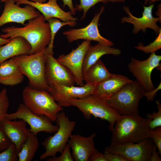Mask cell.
I'll return each mask as SVG.
<instances>
[{
	"mask_svg": "<svg viewBox=\"0 0 161 161\" xmlns=\"http://www.w3.org/2000/svg\"><path fill=\"white\" fill-rule=\"evenodd\" d=\"M0 124L3 131L14 144L18 153L28 136L29 129L26 127L27 123L22 120H10L4 118Z\"/></svg>",
	"mask_w": 161,
	"mask_h": 161,
	"instance_id": "19",
	"label": "cell"
},
{
	"mask_svg": "<svg viewBox=\"0 0 161 161\" xmlns=\"http://www.w3.org/2000/svg\"><path fill=\"white\" fill-rule=\"evenodd\" d=\"M39 146L36 135L29 130L28 136L18 153V161H31L33 158Z\"/></svg>",
	"mask_w": 161,
	"mask_h": 161,
	"instance_id": "25",
	"label": "cell"
},
{
	"mask_svg": "<svg viewBox=\"0 0 161 161\" xmlns=\"http://www.w3.org/2000/svg\"><path fill=\"white\" fill-rule=\"evenodd\" d=\"M161 89V82L160 83L156 88L154 90L149 92H145V93L144 96L147 98V102L150 101H153L154 100L155 96L157 95V92Z\"/></svg>",
	"mask_w": 161,
	"mask_h": 161,
	"instance_id": "36",
	"label": "cell"
},
{
	"mask_svg": "<svg viewBox=\"0 0 161 161\" xmlns=\"http://www.w3.org/2000/svg\"><path fill=\"white\" fill-rule=\"evenodd\" d=\"M161 0H149L148 2V4L149 5L152 4L154 2L157 1H160Z\"/></svg>",
	"mask_w": 161,
	"mask_h": 161,
	"instance_id": "44",
	"label": "cell"
},
{
	"mask_svg": "<svg viewBox=\"0 0 161 161\" xmlns=\"http://www.w3.org/2000/svg\"><path fill=\"white\" fill-rule=\"evenodd\" d=\"M80 4L76 5L75 8L76 11H83L81 20L85 17L89 9L97 3L101 2L106 3L108 2H111V0H80Z\"/></svg>",
	"mask_w": 161,
	"mask_h": 161,
	"instance_id": "28",
	"label": "cell"
},
{
	"mask_svg": "<svg viewBox=\"0 0 161 161\" xmlns=\"http://www.w3.org/2000/svg\"><path fill=\"white\" fill-rule=\"evenodd\" d=\"M96 135L95 133L87 137L78 134L71 135L68 144L72 149L74 161H89L91 156L97 150L94 140Z\"/></svg>",
	"mask_w": 161,
	"mask_h": 161,
	"instance_id": "17",
	"label": "cell"
},
{
	"mask_svg": "<svg viewBox=\"0 0 161 161\" xmlns=\"http://www.w3.org/2000/svg\"><path fill=\"white\" fill-rule=\"evenodd\" d=\"M145 53L149 54L155 52L161 48V30L154 40L146 46H138L134 47Z\"/></svg>",
	"mask_w": 161,
	"mask_h": 161,
	"instance_id": "30",
	"label": "cell"
},
{
	"mask_svg": "<svg viewBox=\"0 0 161 161\" xmlns=\"http://www.w3.org/2000/svg\"><path fill=\"white\" fill-rule=\"evenodd\" d=\"M91 41H84L75 49L69 54H62L56 58L67 67L74 76L76 83L80 86L84 84L82 75V67L84 56Z\"/></svg>",
	"mask_w": 161,
	"mask_h": 161,
	"instance_id": "14",
	"label": "cell"
},
{
	"mask_svg": "<svg viewBox=\"0 0 161 161\" xmlns=\"http://www.w3.org/2000/svg\"><path fill=\"white\" fill-rule=\"evenodd\" d=\"M112 75L99 59L88 68L83 76V79L86 83L95 86L106 80Z\"/></svg>",
	"mask_w": 161,
	"mask_h": 161,
	"instance_id": "24",
	"label": "cell"
},
{
	"mask_svg": "<svg viewBox=\"0 0 161 161\" xmlns=\"http://www.w3.org/2000/svg\"><path fill=\"white\" fill-rule=\"evenodd\" d=\"M89 161H107L104 154L99 152L97 150L89 158Z\"/></svg>",
	"mask_w": 161,
	"mask_h": 161,
	"instance_id": "37",
	"label": "cell"
},
{
	"mask_svg": "<svg viewBox=\"0 0 161 161\" xmlns=\"http://www.w3.org/2000/svg\"><path fill=\"white\" fill-rule=\"evenodd\" d=\"M161 4L160 3L157 7V10L156 13V14L158 17H161Z\"/></svg>",
	"mask_w": 161,
	"mask_h": 161,
	"instance_id": "41",
	"label": "cell"
},
{
	"mask_svg": "<svg viewBox=\"0 0 161 161\" xmlns=\"http://www.w3.org/2000/svg\"><path fill=\"white\" fill-rule=\"evenodd\" d=\"M95 86L86 83L80 86L58 85L49 87L47 91L61 106L68 107L71 106L69 103L71 100L81 98L93 94Z\"/></svg>",
	"mask_w": 161,
	"mask_h": 161,
	"instance_id": "13",
	"label": "cell"
},
{
	"mask_svg": "<svg viewBox=\"0 0 161 161\" xmlns=\"http://www.w3.org/2000/svg\"><path fill=\"white\" fill-rule=\"evenodd\" d=\"M22 98L23 103L32 112L44 116L52 122H55L58 113L63 109L47 91L38 90L30 86L23 89Z\"/></svg>",
	"mask_w": 161,
	"mask_h": 161,
	"instance_id": "5",
	"label": "cell"
},
{
	"mask_svg": "<svg viewBox=\"0 0 161 161\" xmlns=\"http://www.w3.org/2000/svg\"><path fill=\"white\" fill-rule=\"evenodd\" d=\"M104 154L107 161H129L124 157L117 154L104 151Z\"/></svg>",
	"mask_w": 161,
	"mask_h": 161,
	"instance_id": "35",
	"label": "cell"
},
{
	"mask_svg": "<svg viewBox=\"0 0 161 161\" xmlns=\"http://www.w3.org/2000/svg\"><path fill=\"white\" fill-rule=\"evenodd\" d=\"M112 47L99 43L94 46H92L90 44L83 61V77L88 68L103 55L111 54L116 56L121 54V51L120 49Z\"/></svg>",
	"mask_w": 161,
	"mask_h": 161,
	"instance_id": "22",
	"label": "cell"
},
{
	"mask_svg": "<svg viewBox=\"0 0 161 161\" xmlns=\"http://www.w3.org/2000/svg\"><path fill=\"white\" fill-rule=\"evenodd\" d=\"M125 0H111V2H124Z\"/></svg>",
	"mask_w": 161,
	"mask_h": 161,
	"instance_id": "43",
	"label": "cell"
},
{
	"mask_svg": "<svg viewBox=\"0 0 161 161\" xmlns=\"http://www.w3.org/2000/svg\"><path fill=\"white\" fill-rule=\"evenodd\" d=\"M63 3V6H67L69 9L70 12L73 15H75L76 11L74 7L72 0H62Z\"/></svg>",
	"mask_w": 161,
	"mask_h": 161,
	"instance_id": "39",
	"label": "cell"
},
{
	"mask_svg": "<svg viewBox=\"0 0 161 161\" xmlns=\"http://www.w3.org/2000/svg\"><path fill=\"white\" fill-rule=\"evenodd\" d=\"M45 50L13 58L23 74L28 78L29 86L38 90L47 91L49 86L47 83L45 76Z\"/></svg>",
	"mask_w": 161,
	"mask_h": 161,
	"instance_id": "4",
	"label": "cell"
},
{
	"mask_svg": "<svg viewBox=\"0 0 161 161\" xmlns=\"http://www.w3.org/2000/svg\"><path fill=\"white\" fill-rule=\"evenodd\" d=\"M150 138L155 144L161 155V126L151 129Z\"/></svg>",
	"mask_w": 161,
	"mask_h": 161,
	"instance_id": "33",
	"label": "cell"
},
{
	"mask_svg": "<svg viewBox=\"0 0 161 161\" xmlns=\"http://www.w3.org/2000/svg\"><path fill=\"white\" fill-rule=\"evenodd\" d=\"M30 1L36 3H45L47 0H30Z\"/></svg>",
	"mask_w": 161,
	"mask_h": 161,
	"instance_id": "42",
	"label": "cell"
},
{
	"mask_svg": "<svg viewBox=\"0 0 161 161\" xmlns=\"http://www.w3.org/2000/svg\"><path fill=\"white\" fill-rule=\"evenodd\" d=\"M15 2L13 0L5 2L4 10L0 16V27L11 22L20 23L24 26L26 21L35 18L40 14L30 5L21 7Z\"/></svg>",
	"mask_w": 161,
	"mask_h": 161,
	"instance_id": "16",
	"label": "cell"
},
{
	"mask_svg": "<svg viewBox=\"0 0 161 161\" xmlns=\"http://www.w3.org/2000/svg\"><path fill=\"white\" fill-rule=\"evenodd\" d=\"M57 0H49L46 3H38L28 0H18L16 4L30 5L38 9L44 16L46 21L50 18H57L63 22H75L77 18L74 17L70 11L66 12L58 5Z\"/></svg>",
	"mask_w": 161,
	"mask_h": 161,
	"instance_id": "18",
	"label": "cell"
},
{
	"mask_svg": "<svg viewBox=\"0 0 161 161\" xmlns=\"http://www.w3.org/2000/svg\"><path fill=\"white\" fill-rule=\"evenodd\" d=\"M154 6V4L148 7L143 6L144 10L142 17L137 18L132 15L128 6H124L123 9L128 16L122 18L121 22L132 24L134 26L132 30L133 34H137L140 30L145 32L146 29L149 28L153 30L156 34L158 35L161 30V28L157 25V22L161 21V17H154L153 16L152 13Z\"/></svg>",
	"mask_w": 161,
	"mask_h": 161,
	"instance_id": "15",
	"label": "cell"
},
{
	"mask_svg": "<svg viewBox=\"0 0 161 161\" xmlns=\"http://www.w3.org/2000/svg\"><path fill=\"white\" fill-rule=\"evenodd\" d=\"M105 10V7L102 6L98 13H96L92 19L86 27L79 29H69L63 32L69 42L79 39L89 41H94L101 44L114 46L112 41L101 35L98 28V21L101 15Z\"/></svg>",
	"mask_w": 161,
	"mask_h": 161,
	"instance_id": "12",
	"label": "cell"
},
{
	"mask_svg": "<svg viewBox=\"0 0 161 161\" xmlns=\"http://www.w3.org/2000/svg\"><path fill=\"white\" fill-rule=\"evenodd\" d=\"M151 138L145 139L138 143L127 142L116 145L110 144L105 151L119 154L129 161H150L154 145Z\"/></svg>",
	"mask_w": 161,
	"mask_h": 161,
	"instance_id": "10",
	"label": "cell"
},
{
	"mask_svg": "<svg viewBox=\"0 0 161 161\" xmlns=\"http://www.w3.org/2000/svg\"><path fill=\"white\" fill-rule=\"evenodd\" d=\"M145 92L136 80H132L107 100L121 115H138L139 103Z\"/></svg>",
	"mask_w": 161,
	"mask_h": 161,
	"instance_id": "6",
	"label": "cell"
},
{
	"mask_svg": "<svg viewBox=\"0 0 161 161\" xmlns=\"http://www.w3.org/2000/svg\"><path fill=\"white\" fill-rule=\"evenodd\" d=\"M70 147L67 143L61 156L58 157L55 156L47 158V161H73L74 160L70 152Z\"/></svg>",
	"mask_w": 161,
	"mask_h": 161,
	"instance_id": "32",
	"label": "cell"
},
{
	"mask_svg": "<svg viewBox=\"0 0 161 161\" xmlns=\"http://www.w3.org/2000/svg\"><path fill=\"white\" fill-rule=\"evenodd\" d=\"M24 75L13 58L0 64V83L13 86L21 83Z\"/></svg>",
	"mask_w": 161,
	"mask_h": 161,
	"instance_id": "23",
	"label": "cell"
},
{
	"mask_svg": "<svg viewBox=\"0 0 161 161\" xmlns=\"http://www.w3.org/2000/svg\"><path fill=\"white\" fill-rule=\"evenodd\" d=\"M11 142L2 130L0 124V152L10 145Z\"/></svg>",
	"mask_w": 161,
	"mask_h": 161,
	"instance_id": "34",
	"label": "cell"
},
{
	"mask_svg": "<svg viewBox=\"0 0 161 161\" xmlns=\"http://www.w3.org/2000/svg\"><path fill=\"white\" fill-rule=\"evenodd\" d=\"M10 40V38H4L0 37V47L7 43Z\"/></svg>",
	"mask_w": 161,
	"mask_h": 161,
	"instance_id": "40",
	"label": "cell"
},
{
	"mask_svg": "<svg viewBox=\"0 0 161 161\" xmlns=\"http://www.w3.org/2000/svg\"><path fill=\"white\" fill-rule=\"evenodd\" d=\"M149 119L138 115H120L112 131L111 144L139 142L150 138Z\"/></svg>",
	"mask_w": 161,
	"mask_h": 161,
	"instance_id": "2",
	"label": "cell"
},
{
	"mask_svg": "<svg viewBox=\"0 0 161 161\" xmlns=\"http://www.w3.org/2000/svg\"><path fill=\"white\" fill-rule=\"evenodd\" d=\"M46 55L45 76L49 87L58 85L74 86L76 81L74 75L66 66L53 56L54 53Z\"/></svg>",
	"mask_w": 161,
	"mask_h": 161,
	"instance_id": "11",
	"label": "cell"
},
{
	"mask_svg": "<svg viewBox=\"0 0 161 161\" xmlns=\"http://www.w3.org/2000/svg\"><path fill=\"white\" fill-rule=\"evenodd\" d=\"M161 60V56L154 52L144 61L131 58L127 66L129 71L145 92L150 91L155 88L151 80V73L155 68L160 70Z\"/></svg>",
	"mask_w": 161,
	"mask_h": 161,
	"instance_id": "8",
	"label": "cell"
},
{
	"mask_svg": "<svg viewBox=\"0 0 161 161\" xmlns=\"http://www.w3.org/2000/svg\"><path fill=\"white\" fill-rule=\"evenodd\" d=\"M5 118L10 120L19 119L24 120L30 126L29 131L35 135L41 132L53 133L58 128V126L53 124L48 117L35 114L23 103L19 104L16 112L7 113Z\"/></svg>",
	"mask_w": 161,
	"mask_h": 161,
	"instance_id": "9",
	"label": "cell"
},
{
	"mask_svg": "<svg viewBox=\"0 0 161 161\" xmlns=\"http://www.w3.org/2000/svg\"><path fill=\"white\" fill-rule=\"evenodd\" d=\"M131 81L125 76L112 74L109 78L95 85L93 94L107 100L125 84Z\"/></svg>",
	"mask_w": 161,
	"mask_h": 161,
	"instance_id": "20",
	"label": "cell"
},
{
	"mask_svg": "<svg viewBox=\"0 0 161 161\" xmlns=\"http://www.w3.org/2000/svg\"><path fill=\"white\" fill-rule=\"evenodd\" d=\"M46 21L43 15L40 14L29 20L24 27L13 26L3 29L2 31L4 34L0 35V37L11 39L17 36L21 37L26 39L31 46L30 55L41 51L46 49L51 40L49 26Z\"/></svg>",
	"mask_w": 161,
	"mask_h": 161,
	"instance_id": "1",
	"label": "cell"
},
{
	"mask_svg": "<svg viewBox=\"0 0 161 161\" xmlns=\"http://www.w3.org/2000/svg\"><path fill=\"white\" fill-rule=\"evenodd\" d=\"M31 49L30 44L24 38L20 36L14 37L0 47V64L13 57L29 54Z\"/></svg>",
	"mask_w": 161,
	"mask_h": 161,
	"instance_id": "21",
	"label": "cell"
},
{
	"mask_svg": "<svg viewBox=\"0 0 161 161\" xmlns=\"http://www.w3.org/2000/svg\"><path fill=\"white\" fill-rule=\"evenodd\" d=\"M55 122L58 129L53 135L49 136L42 142L45 151L40 156V160L55 156L59 152L62 153L76 124V121L70 120L62 111L58 113Z\"/></svg>",
	"mask_w": 161,
	"mask_h": 161,
	"instance_id": "7",
	"label": "cell"
},
{
	"mask_svg": "<svg viewBox=\"0 0 161 161\" xmlns=\"http://www.w3.org/2000/svg\"><path fill=\"white\" fill-rule=\"evenodd\" d=\"M9 106V102L6 89L0 92V122L5 118Z\"/></svg>",
	"mask_w": 161,
	"mask_h": 161,
	"instance_id": "31",
	"label": "cell"
},
{
	"mask_svg": "<svg viewBox=\"0 0 161 161\" xmlns=\"http://www.w3.org/2000/svg\"><path fill=\"white\" fill-rule=\"evenodd\" d=\"M18 154L14 144L11 142L7 148L0 152V161H18Z\"/></svg>",
	"mask_w": 161,
	"mask_h": 161,
	"instance_id": "29",
	"label": "cell"
},
{
	"mask_svg": "<svg viewBox=\"0 0 161 161\" xmlns=\"http://www.w3.org/2000/svg\"><path fill=\"white\" fill-rule=\"evenodd\" d=\"M149 0H145V4H146L148 2Z\"/></svg>",
	"mask_w": 161,
	"mask_h": 161,
	"instance_id": "46",
	"label": "cell"
},
{
	"mask_svg": "<svg viewBox=\"0 0 161 161\" xmlns=\"http://www.w3.org/2000/svg\"><path fill=\"white\" fill-rule=\"evenodd\" d=\"M9 0H13L15 2H16L17 1H18V0H1V2H5L7 1H9Z\"/></svg>",
	"mask_w": 161,
	"mask_h": 161,
	"instance_id": "45",
	"label": "cell"
},
{
	"mask_svg": "<svg viewBox=\"0 0 161 161\" xmlns=\"http://www.w3.org/2000/svg\"><path fill=\"white\" fill-rule=\"evenodd\" d=\"M71 106L77 107L87 119L92 116L106 120L109 123L108 129L112 131L116 121L121 115L109 103L107 100L93 94L69 101Z\"/></svg>",
	"mask_w": 161,
	"mask_h": 161,
	"instance_id": "3",
	"label": "cell"
},
{
	"mask_svg": "<svg viewBox=\"0 0 161 161\" xmlns=\"http://www.w3.org/2000/svg\"><path fill=\"white\" fill-rule=\"evenodd\" d=\"M46 21L48 23L50 27L51 40L48 47L46 49L45 52H47L54 53V41L55 35L58 31L62 27L64 26L68 25L72 27L75 26L76 24V22H62L60 20L54 18H50Z\"/></svg>",
	"mask_w": 161,
	"mask_h": 161,
	"instance_id": "26",
	"label": "cell"
},
{
	"mask_svg": "<svg viewBox=\"0 0 161 161\" xmlns=\"http://www.w3.org/2000/svg\"><path fill=\"white\" fill-rule=\"evenodd\" d=\"M156 103L158 111L154 112L152 114L148 113L146 115L147 118L149 119V126L151 129L161 126V105L160 100H157Z\"/></svg>",
	"mask_w": 161,
	"mask_h": 161,
	"instance_id": "27",
	"label": "cell"
},
{
	"mask_svg": "<svg viewBox=\"0 0 161 161\" xmlns=\"http://www.w3.org/2000/svg\"><path fill=\"white\" fill-rule=\"evenodd\" d=\"M157 148L156 146L154 145L152 149L150 161H161V159L160 156V153L157 151Z\"/></svg>",
	"mask_w": 161,
	"mask_h": 161,
	"instance_id": "38",
	"label": "cell"
}]
</instances>
